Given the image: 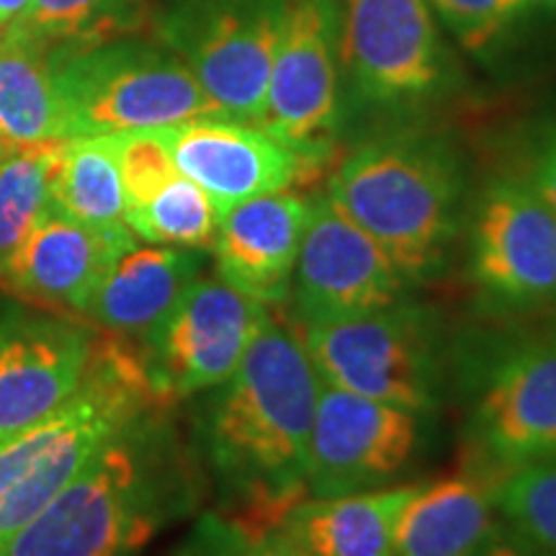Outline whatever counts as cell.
I'll return each instance as SVG.
<instances>
[{
    "instance_id": "277c9868",
    "label": "cell",
    "mask_w": 556,
    "mask_h": 556,
    "mask_svg": "<svg viewBox=\"0 0 556 556\" xmlns=\"http://www.w3.org/2000/svg\"><path fill=\"white\" fill-rule=\"evenodd\" d=\"M454 387L467 407L469 462L503 479L556 456V315L510 319L458 340Z\"/></svg>"
},
{
    "instance_id": "9c48e42d",
    "label": "cell",
    "mask_w": 556,
    "mask_h": 556,
    "mask_svg": "<svg viewBox=\"0 0 556 556\" xmlns=\"http://www.w3.org/2000/svg\"><path fill=\"white\" fill-rule=\"evenodd\" d=\"M464 263L495 319L556 315V214L520 173H495L469 201Z\"/></svg>"
},
{
    "instance_id": "d4e9b609",
    "label": "cell",
    "mask_w": 556,
    "mask_h": 556,
    "mask_svg": "<svg viewBox=\"0 0 556 556\" xmlns=\"http://www.w3.org/2000/svg\"><path fill=\"white\" fill-rule=\"evenodd\" d=\"M144 18L148 0H31L5 31L54 52L127 37Z\"/></svg>"
},
{
    "instance_id": "ffe728a7",
    "label": "cell",
    "mask_w": 556,
    "mask_h": 556,
    "mask_svg": "<svg viewBox=\"0 0 556 556\" xmlns=\"http://www.w3.org/2000/svg\"><path fill=\"white\" fill-rule=\"evenodd\" d=\"M500 477L469 462L417 484L394 531V556H475L500 523Z\"/></svg>"
},
{
    "instance_id": "ba28073f",
    "label": "cell",
    "mask_w": 556,
    "mask_h": 556,
    "mask_svg": "<svg viewBox=\"0 0 556 556\" xmlns=\"http://www.w3.org/2000/svg\"><path fill=\"white\" fill-rule=\"evenodd\" d=\"M65 139L160 129L222 116L184 60L163 41L114 37L50 52Z\"/></svg>"
},
{
    "instance_id": "f546056e",
    "label": "cell",
    "mask_w": 556,
    "mask_h": 556,
    "mask_svg": "<svg viewBox=\"0 0 556 556\" xmlns=\"http://www.w3.org/2000/svg\"><path fill=\"white\" fill-rule=\"evenodd\" d=\"M248 533L225 513H204L180 544L165 556H245Z\"/></svg>"
},
{
    "instance_id": "e0dca14e",
    "label": "cell",
    "mask_w": 556,
    "mask_h": 556,
    "mask_svg": "<svg viewBox=\"0 0 556 556\" xmlns=\"http://www.w3.org/2000/svg\"><path fill=\"white\" fill-rule=\"evenodd\" d=\"M135 242L129 227H90L50 204L0 266V278L21 296L80 312L111 263Z\"/></svg>"
},
{
    "instance_id": "484cf974",
    "label": "cell",
    "mask_w": 556,
    "mask_h": 556,
    "mask_svg": "<svg viewBox=\"0 0 556 556\" xmlns=\"http://www.w3.org/2000/svg\"><path fill=\"white\" fill-rule=\"evenodd\" d=\"M219 217V208L206 197V191H201L184 173L142 206L124 212V222L137 240L193 250H212Z\"/></svg>"
},
{
    "instance_id": "ac0fdd59",
    "label": "cell",
    "mask_w": 556,
    "mask_h": 556,
    "mask_svg": "<svg viewBox=\"0 0 556 556\" xmlns=\"http://www.w3.org/2000/svg\"><path fill=\"white\" fill-rule=\"evenodd\" d=\"M309 199L274 191L227 208L214 238V274L263 307L289 302Z\"/></svg>"
},
{
    "instance_id": "3957f363",
    "label": "cell",
    "mask_w": 556,
    "mask_h": 556,
    "mask_svg": "<svg viewBox=\"0 0 556 556\" xmlns=\"http://www.w3.org/2000/svg\"><path fill=\"white\" fill-rule=\"evenodd\" d=\"M328 197L389 255L409 287L454 266L469 212V168L446 131L392 127L340 160Z\"/></svg>"
},
{
    "instance_id": "6da1fadb",
    "label": "cell",
    "mask_w": 556,
    "mask_h": 556,
    "mask_svg": "<svg viewBox=\"0 0 556 556\" xmlns=\"http://www.w3.org/2000/svg\"><path fill=\"white\" fill-rule=\"evenodd\" d=\"M319 377L296 328L268 317L225 384L204 392L201 456L242 531L278 526L307 495L309 433Z\"/></svg>"
},
{
    "instance_id": "f1b7e54d",
    "label": "cell",
    "mask_w": 556,
    "mask_h": 556,
    "mask_svg": "<svg viewBox=\"0 0 556 556\" xmlns=\"http://www.w3.org/2000/svg\"><path fill=\"white\" fill-rule=\"evenodd\" d=\"M106 137L111 150H114L116 168H119L124 212L142 206L160 189H165L173 178L180 176L178 165L173 163L168 148L155 129L119 131V135Z\"/></svg>"
},
{
    "instance_id": "4fadbf2b",
    "label": "cell",
    "mask_w": 556,
    "mask_h": 556,
    "mask_svg": "<svg viewBox=\"0 0 556 556\" xmlns=\"http://www.w3.org/2000/svg\"><path fill=\"white\" fill-rule=\"evenodd\" d=\"M428 417L319 381L307 495L340 497L392 486L420 454Z\"/></svg>"
},
{
    "instance_id": "83f0119b",
    "label": "cell",
    "mask_w": 556,
    "mask_h": 556,
    "mask_svg": "<svg viewBox=\"0 0 556 556\" xmlns=\"http://www.w3.org/2000/svg\"><path fill=\"white\" fill-rule=\"evenodd\" d=\"M500 518L548 556H556V456L526 464L500 479Z\"/></svg>"
},
{
    "instance_id": "9a60e30c",
    "label": "cell",
    "mask_w": 556,
    "mask_h": 556,
    "mask_svg": "<svg viewBox=\"0 0 556 556\" xmlns=\"http://www.w3.org/2000/svg\"><path fill=\"white\" fill-rule=\"evenodd\" d=\"M99 338L78 319L0 296V443L78 392Z\"/></svg>"
},
{
    "instance_id": "8992f818",
    "label": "cell",
    "mask_w": 556,
    "mask_h": 556,
    "mask_svg": "<svg viewBox=\"0 0 556 556\" xmlns=\"http://www.w3.org/2000/svg\"><path fill=\"white\" fill-rule=\"evenodd\" d=\"M348 119L409 127L467 88L430 0H340Z\"/></svg>"
},
{
    "instance_id": "d590c367",
    "label": "cell",
    "mask_w": 556,
    "mask_h": 556,
    "mask_svg": "<svg viewBox=\"0 0 556 556\" xmlns=\"http://www.w3.org/2000/svg\"><path fill=\"white\" fill-rule=\"evenodd\" d=\"M554 3H556V0H554Z\"/></svg>"
},
{
    "instance_id": "603a6c76",
    "label": "cell",
    "mask_w": 556,
    "mask_h": 556,
    "mask_svg": "<svg viewBox=\"0 0 556 556\" xmlns=\"http://www.w3.org/2000/svg\"><path fill=\"white\" fill-rule=\"evenodd\" d=\"M65 139L50 52L34 41L0 34V142L31 148Z\"/></svg>"
},
{
    "instance_id": "e575fe53",
    "label": "cell",
    "mask_w": 556,
    "mask_h": 556,
    "mask_svg": "<svg viewBox=\"0 0 556 556\" xmlns=\"http://www.w3.org/2000/svg\"><path fill=\"white\" fill-rule=\"evenodd\" d=\"M5 152H9V148H5V144H3V142H0V160H3V157H5Z\"/></svg>"
},
{
    "instance_id": "5bb4252c",
    "label": "cell",
    "mask_w": 556,
    "mask_h": 556,
    "mask_svg": "<svg viewBox=\"0 0 556 556\" xmlns=\"http://www.w3.org/2000/svg\"><path fill=\"white\" fill-rule=\"evenodd\" d=\"M413 287L389 255L348 219L328 193L309 199L289 302L296 325L371 315L409 296Z\"/></svg>"
},
{
    "instance_id": "8fae6325",
    "label": "cell",
    "mask_w": 556,
    "mask_h": 556,
    "mask_svg": "<svg viewBox=\"0 0 556 556\" xmlns=\"http://www.w3.org/2000/svg\"><path fill=\"white\" fill-rule=\"evenodd\" d=\"M258 127L307 170L332 157L351 127L340 65V0H289Z\"/></svg>"
},
{
    "instance_id": "4316f807",
    "label": "cell",
    "mask_w": 556,
    "mask_h": 556,
    "mask_svg": "<svg viewBox=\"0 0 556 556\" xmlns=\"http://www.w3.org/2000/svg\"><path fill=\"white\" fill-rule=\"evenodd\" d=\"M58 142L9 148L0 160V266L52 204L50 170Z\"/></svg>"
},
{
    "instance_id": "7c38bea8",
    "label": "cell",
    "mask_w": 556,
    "mask_h": 556,
    "mask_svg": "<svg viewBox=\"0 0 556 556\" xmlns=\"http://www.w3.org/2000/svg\"><path fill=\"white\" fill-rule=\"evenodd\" d=\"M270 309L201 274L176 307L139 340V364L152 392L176 402L225 384L268 323Z\"/></svg>"
},
{
    "instance_id": "1f68e13d",
    "label": "cell",
    "mask_w": 556,
    "mask_h": 556,
    "mask_svg": "<svg viewBox=\"0 0 556 556\" xmlns=\"http://www.w3.org/2000/svg\"><path fill=\"white\" fill-rule=\"evenodd\" d=\"M475 556H548V554L500 518V523L492 528L490 536L484 539V544L477 548Z\"/></svg>"
},
{
    "instance_id": "5b68a950",
    "label": "cell",
    "mask_w": 556,
    "mask_h": 556,
    "mask_svg": "<svg viewBox=\"0 0 556 556\" xmlns=\"http://www.w3.org/2000/svg\"><path fill=\"white\" fill-rule=\"evenodd\" d=\"M160 400L137 353L99 338L78 392L50 417L0 443V541L26 526L135 417Z\"/></svg>"
},
{
    "instance_id": "4dcf8cb0",
    "label": "cell",
    "mask_w": 556,
    "mask_h": 556,
    "mask_svg": "<svg viewBox=\"0 0 556 556\" xmlns=\"http://www.w3.org/2000/svg\"><path fill=\"white\" fill-rule=\"evenodd\" d=\"M533 191L544 199V204L556 214V116L541 122L528 137L523 152V170Z\"/></svg>"
},
{
    "instance_id": "44dd1931",
    "label": "cell",
    "mask_w": 556,
    "mask_h": 556,
    "mask_svg": "<svg viewBox=\"0 0 556 556\" xmlns=\"http://www.w3.org/2000/svg\"><path fill=\"white\" fill-rule=\"evenodd\" d=\"M458 52L495 78L536 67L556 34L554 0H430Z\"/></svg>"
},
{
    "instance_id": "7a4b0ae2",
    "label": "cell",
    "mask_w": 556,
    "mask_h": 556,
    "mask_svg": "<svg viewBox=\"0 0 556 556\" xmlns=\"http://www.w3.org/2000/svg\"><path fill=\"white\" fill-rule=\"evenodd\" d=\"M155 402L135 417L29 523L0 541V556H135L201 497L191 448Z\"/></svg>"
},
{
    "instance_id": "2e32d148",
    "label": "cell",
    "mask_w": 556,
    "mask_h": 556,
    "mask_svg": "<svg viewBox=\"0 0 556 556\" xmlns=\"http://www.w3.org/2000/svg\"><path fill=\"white\" fill-rule=\"evenodd\" d=\"M155 131L178 170L206 191L219 214L263 193L287 191L309 173L268 131L227 116H199Z\"/></svg>"
},
{
    "instance_id": "d6a6232c",
    "label": "cell",
    "mask_w": 556,
    "mask_h": 556,
    "mask_svg": "<svg viewBox=\"0 0 556 556\" xmlns=\"http://www.w3.org/2000/svg\"><path fill=\"white\" fill-rule=\"evenodd\" d=\"M245 556H307L291 541L287 533L281 531V526L263 528L248 536Z\"/></svg>"
},
{
    "instance_id": "d6986e66",
    "label": "cell",
    "mask_w": 556,
    "mask_h": 556,
    "mask_svg": "<svg viewBox=\"0 0 556 556\" xmlns=\"http://www.w3.org/2000/svg\"><path fill=\"white\" fill-rule=\"evenodd\" d=\"M204 250L131 245L111 263L83 317L114 338L142 340L204 274Z\"/></svg>"
},
{
    "instance_id": "cb8c5ba5",
    "label": "cell",
    "mask_w": 556,
    "mask_h": 556,
    "mask_svg": "<svg viewBox=\"0 0 556 556\" xmlns=\"http://www.w3.org/2000/svg\"><path fill=\"white\" fill-rule=\"evenodd\" d=\"M50 199L90 227H127L122 178L109 137L60 139L50 170Z\"/></svg>"
},
{
    "instance_id": "30bf717a",
    "label": "cell",
    "mask_w": 556,
    "mask_h": 556,
    "mask_svg": "<svg viewBox=\"0 0 556 556\" xmlns=\"http://www.w3.org/2000/svg\"><path fill=\"white\" fill-rule=\"evenodd\" d=\"M287 9L289 0H160L152 24L222 116L258 127Z\"/></svg>"
},
{
    "instance_id": "836d02e7",
    "label": "cell",
    "mask_w": 556,
    "mask_h": 556,
    "mask_svg": "<svg viewBox=\"0 0 556 556\" xmlns=\"http://www.w3.org/2000/svg\"><path fill=\"white\" fill-rule=\"evenodd\" d=\"M31 0H0V31H5L21 13L29 9Z\"/></svg>"
},
{
    "instance_id": "52a82bcc",
    "label": "cell",
    "mask_w": 556,
    "mask_h": 556,
    "mask_svg": "<svg viewBox=\"0 0 556 556\" xmlns=\"http://www.w3.org/2000/svg\"><path fill=\"white\" fill-rule=\"evenodd\" d=\"M319 381L433 417L456 374V345L441 312L413 296L371 315L296 325Z\"/></svg>"
},
{
    "instance_id": "7402d4cb",
    "label": "cell",
    "mask_w": 556,
    "mask_h": 556,
    "mask_svg": "<svg viewBox=\"0 0 556 556\" xmlns=\"http://www.w3.org/2000/svg\"><path fill=\"white\" fill-rule=\"evenodd\" d=\"M417 484L340 497L304 495L278 520L307 556H394V531Z\"/></svg>"
}]
</instances>
